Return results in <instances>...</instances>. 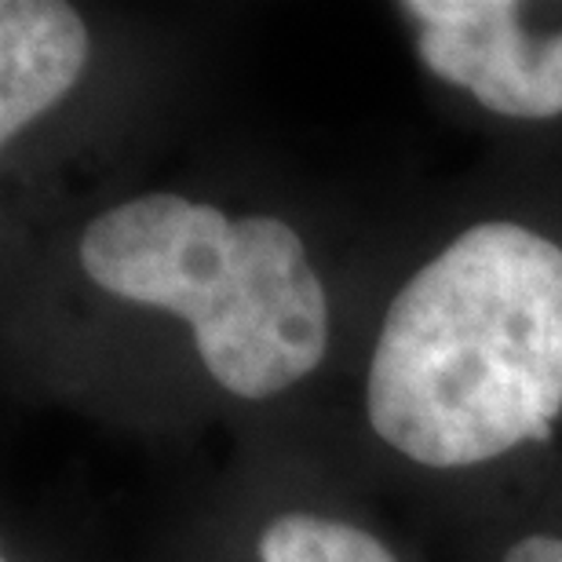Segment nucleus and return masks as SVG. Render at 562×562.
<instances>
[{
    "mask_svg": "<svg viewBox=\"0 0 562 562\" xmlns=\"http://www.w3.org/2000/svg\"><path fill=\"white\" fill-rule=\"evenodd\" d=\"M362 413L391 457L464 475L562 427V238L515 216L460 227L387 300Z\"/></svg>",
    "mask_w": 562,
    "mask_h": 562,
    "instance_id": "obj_1",
    "label": "nucleus"
},
{
    "mask_svg": "<svg viewBox=\"0 0 562 562\" xmlns=\"http://www.w3.org/2000/svg\"><path fill=\"white\" fill-rule=\"evenodd\" d=\"M77 267L103 296L183 322L231 398L271 402L329 355V289L303 234L274 212L146 190L85 223Z\"/></svg>",
    "mask_w": 562,
    "mask_h": 562,
    "instance_id": "obj_2",
    "label": "nucleus"
},
{
    "mask_svg": "<svg viewBox=\"0 0 562 562\" xmlns=\"http://www.w3.org/2000/svg\"><path fill=\"white\" fill-rule=\"evenodd\" d=\"M522 4L508 0H413L398 15L413 22L420 66L508 121L562 117V26L526 30Z\"/></svg>",
    "mask_w": 562,
    "mask_h": 562,
    "instance_id": "obj_3",
    "label": "nucleus"
},
{
    "mask_svg": "<svg viewBox=\"0 0 562 562\" xmlns=\"http://www.w3.org/2000/svg\"><path fill=\"white\" fill-rule=\"evenodd\" d=\"M92 63L85 15L63 0L0 4V146L22 139L81 85Z\"/></svg>",
    "mask_w": 562,
    "mask_h": 562,
    "instance_id": "obj_4",
    "label": "nucleus"
},
{
    "mask_svg": "<svg viewBox=\"0 0 562 562\" xmlns=\"http://www.w3.org/2000/svg\"><path fill=\"white\" fill-rule=\"evenodd\" d=\"M260 562H402L369 526L314 508H292L256 533Z\"/></svg>",
    "mask_w": 562,
    "mask_h": 562,
    "instance_id": "obj_5",
    "label": "nucleus"
},
{
    "mask_svg": "<svg viewBox=\"0 0 562 562\" xmlns=\"http://www.w3.org/2000/svg\"><path fill=\"white\" fill-rule=\"evenodd\" d=\"M501 562H562V533L533 530L522 533L501 552Z\"/></svg>",
    "mask_w": 562,
    "mask_h": 562,
    "instance_id": "obj_6",
    "label": "nucleus"
},
{
    "mask_svg": "<svg viewBox=\"0 0 562 562\" xmlns=\"http://www.w3.org/2000/svg\"><path fill=\"white\" fill-rule=\"evenodd\" d=\"M4 562H11V559H4Z\"/></svg>",
    "mask_w": 562,
    "mask_h": 562,
    "instance_id": "obj_7",
    "label": "nucleus"
}]
</instances>
